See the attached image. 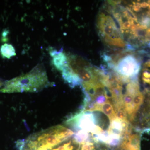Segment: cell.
Instances as JSON below:
<instances>
[{
  "mask_svg": "<svg viewBox=\"0 0 150 150\" xmlns=\"http://www.w3.org/2000/svg\"><path fill=\"white\" fill-rule=\"evenodd\" d=\"M97 27L100 37L108 45L119 48L126 47L123 34L112 17L100 13L98 17Z\"/></svg>",
  "mask_w": 150,
  "mask_h": 150,
  "instance_id": "3957f363",
  "label": "cell"
},
{
  "mask_svg": "<svg viewBox=\"0 0 150 150\" xmlns=\"http://www.w3.org/2000/svg\"><path fill=\"white\" fill-rule=\"evenodd\" d=\"M0 53L4 58L10 59L16 55L15 49L11 44L5 43L1 46Z\"/></svg>",
  "mask_w": 150,
  "mask_h": 150,
  "instance_id": "52a82bcc",
  "label": "cell"
},
{
  "mask_svg": "<svg viewBox=\"0 0 150 150\" xmlns=\"http://www.w3.org/2000/svg\"><path fill=\"white\" fill-rule=\"evenodd\" d=\"M72 130L57 125L34 133L16 143L17 150H49L74 136Z\"/></svg>",
  "mask_w": 150,
  "mask_h": 150,
  "instance_id": "6da1fadb",
  "label": "cell"
},
{
  "mask_svg": "<svg viewBox=\"0 0 150 150\" xmlns=\"http://www.w3.org/2000/svg\"><path fill=\"white\" fill-rule=\"evenodd\" d=\"M78 150H100L99 144L95 142L92 138L80 143Z\"/></svg>",
  "mask_w": 150,
  "mask_h": 150,
  "instance_id": "ba28073f",
  "label": "cell"
},
{
  "mask_svg": "<svg viewBox=\"0 0 150 150\" xmlns=\"http://www.w3.org/2000/svg\"><path fill=\"white\" fill-rule=\"evenodd\" d=\"M145 37L146 41L150 40V28L146 30Z\"/></svg>",
  "mask_w": 150,
  "mask_h": 150,
  "instance_id": "8fae6325",
  "label": "cell"
},
{
  "mask_svg": "<svg viewBox=\"0 0 150 150\" xmlns=\"http://www.w3.org/2000/svg\"><path fill=\"white\" fill-rule=\"evenodd\" d=\"M144 96L142 92L139 91L135 95L133 98V104L134 112L137 115V112L140 109L141 105L144 103Z\"/></svg>",
  "mask_w": 150,
  "mask_h": 150,
  "instance_id": "9c48e42d",
  "label": "cell"
},
{
  "mask_svg": "<svg viewBox=\"0 0 150 150\" xmlns=\"http://www.w3.org/2000/svg\"><path fill=\"white\" fill-rule=\"evenodd\" d=\"M4 83V82L2 80L0 79V88H1L3 86Z\"/></svg>",
  "mask_w": 150,
  "mask_h": 150,
  "instance_id": "7c38bea8",
  "label": "cell"
},
{
  "mask_svg": "<svg viewBox=\"0 0 150 150\" xmlns=\"http://www.w3.org/2000/svg\"><path fill=\"white\" fill-rule=\"evenodd\" d=\"M111 102V100H108L106 102L97 108L96 110V111H101L104 113L109 118L110 121L116 118L114 106Z\"/></svg>",
  "mask_w": 150,
  "mask_h": 150,
  "instance_id": "5b68a950",
  "label": "cell"
},
{
  "mask_svg": "<svg viewBox=\"0 0 150 150\" xmlns=\"http://www.w3.org/2000/svg\"><path fill=\"white\" fill-rule=\"evenodd\" d=\"M141 67L140 61L134 55L130 54L118 60L114 71L121 77L133 80L138 79Z\"/></svg>",
  "mask_w": 150,
  "mask_h": 150,
  "instance_id": "277c9868",
  "label": "cell"
},
{
  "mask_svg": "<svg viewBox=\"0 0 150 150\" xmlns=\"http://www.w3.org/2000/svg\"><path fill=\"white\" fill-rule=\"evenodd\" d=\"M54 85L48 80L43 65L38 64L29 72L6 81L0 92L8 93L38 92Z\"/></svg>",
  "mask_w": 150,
  "mask_h": 150,
  "instance_id": "7a4b0ae2",
  "label": "cell"
},
{
  "mask_svg": "<svg viewBox=\"0 0 150 150\" xmlns=\"http://www.w3.org/2000/svg\"><path fill=\"white\" fill-rule=\"evenodd\" d=\"M79 144L72 137L49 150H78Z\"/></svg>",
  "mask_w": 150,
  "mask_h": 150,
  "instance_id": "8992f818",
  "label": "cell"
},
{
  "mask_svg": "<svg viewBox=\"0 0 150 150\" xmlns=\"http://www.w3.org/2000/svg\"><path fill=\"white\" fill-rule=\"evenodd\" d=\"M148 46H149V47L150 48V42L149 43V44H148Z\"/></svg>",
  "mask_w": 150,
  "mask_h": 150,
  "instance_id": "5bb4252c",
  "label": "cell"
},
{
  "mask_svg": "<svg viewBox=\"0 0 150 150\" xmlns=\"http://www.w3.org/2000/svg\"><path fill=\"white\" fill-rule=\"evenodd\" d=\"M142 80L145 83L150 85V71L146 68L142 73Z\"/></svg>",
  "mask_w": 150,
  "mask_h": 150,
  "instance_id": "30bf717a",
  "label": "cell"
},
{
  "mask_svg": "<svg viewBox=\"0 0 150 150\" xmlns=\"http://www.w3.org/2000/svg\"><path fill=\"white\" fill-rule=\"evenodd\" d=\"M149 106H150V97L149 100Z\"/></svg>",
  "mask_w": 150,
  "mask_h": 150,
  "instance_id": "4fadbf2b",
  "label": "cell"
}]
</instances>
